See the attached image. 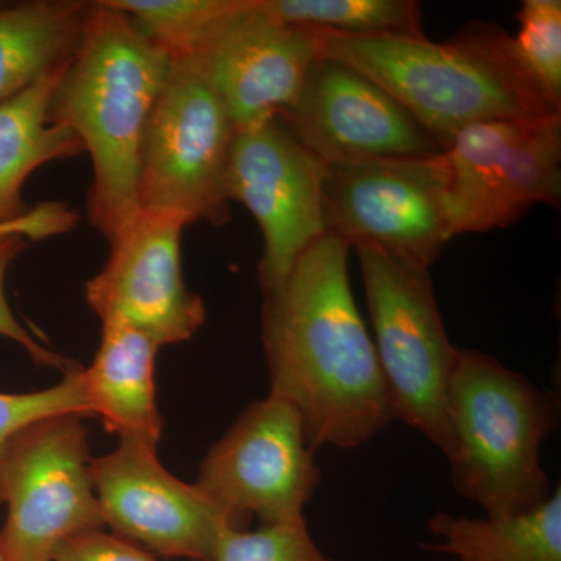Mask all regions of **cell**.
Returning <instances> with one entry per match:
<instances>
[{"instance_id":"obj_19","label":"cell","mask_w":561,"mask_h":561,"mask_svg":"<svg viewBox=\"0 0 561 561\" xmlns=\"http://www.w3.org/2000/svg\"><path fill=\"white\" fill-rule=\"evenodd\" d=\"M430 530L440 541L421 546L457 561H561L560 486L534 511L505 518L435 513Z\"/></svg>"},{"instance_id":"obj_13","label":"cell","mask_w":561,"mask_h":561,"mask_svg":"<svg viewBox=\"0 0 561 561\" xmlns=\"http://www.w3.org/2000/svg\"><path fill=\"white\" fill-rule=\"evenodd\" d=\"M187 225L171 210L139 208L110 242L108 261L87 283L88 306L102 323L128 324L160 346L197 334L206 308L184 283L181 234Z\"/></svg>"},{"instance_id":"obj_22","label":"cell","mask_w":561,"mask_h":561,"mask_svg":"<svg viewBox=\"0 0 561 561\" xmlns=\"http://www.w3.org/2000/svg\"><path fill=\"white\" fill-rule=\"evenodd\" d=\"M79 216L62 203H44L38 216L27 224L0 228V337L10 339L21 346L31 359L41 367L58 368L62 373L77 367L76 362L66 359L60 354L47 348L36 341L31 331L25 330L16 319L9 298H7L5 279L11 264L27 249L28 242L43 241L51 236L62 234L76 227Z\"/></svg>"},{"instance_id":"obj_2","label":"cell","mask_w":561,"mask_h":561,"mask_svg":"<svg viewBox=\"0 0 561 561\" xmlns=\"http://www.w3.org/2000/svg\"><path fill=\"white\" fill-rule=\"evenodd\" d=\"M171 58L108 0L92 2L50 101V119L91 154L88 219L113 241L139 210L140 147Z\"/></svg>"},{"instance_id":"obj_6","label":"cell","mask_w":561,"mask_h":561,"mask_svg":"<svg viewBox=\"0 0 561 561\" xmlns=\"http://www.w3.org/2000/svg\"><path fill=\"white\" fill-rule=\"evenodd\" d=\"M238 127L190 60L171 72L151 111L140 147L138 203L221 227L230 220L228 171Z\"/></svg>"},{"instance_id":"obj_10","label":"cell","mask_w":561,"mask_h":561,"mask_svg":"<svg viewBox=\"0 0 561 561\" xmlns=\"http://www.w3.org/2000/svg\"><path fill=\"white\" fill-rule=\"evenodd\" d=\"M321 472L300 413L276 394L250 404L202 461L195 485L243 529L302 518Z\"/></svg>"},{"instance_id":"obj_3","label":"cell","mask_w":561,"mask_h":561,"mask_svg":"<svg viewBox=\"0 0 561 561\" xmlns=\"http://www.w3.org/2000/svg\"><path fill=\"white\" fill-rule=\"evenodd\" d=\"M321 55L389 92L443 150L468 125L561 113L524 66L513 36L489 22L472 21L445 43L324 31Z\"/></svg>"},{"instance_id":"obj_4","label":"cell","mask_w":561,"mask_h":561,"mask_svg":"<svg viewBox=\"0 0 561 561\" xmlns=\"http://www.w3.org/2000/svg\"><path fill=\"white\" fill-rule=\"evenodd\" d=\"M454 489L490 518L534 511L551 496L541 465L559 404L519 373L474 350L457 351L448 386Z\"/></svg>"},{"instance_id":"obj_23","label":"cell","mask_w":561,"mask_h":561,"mask_svg":"<svg viewBox=\"0 0 561 561\" xmlns=\"http://www.w3.org/2000/svg\"><path fill=\"white\" fill-rule=\"evenodd\" d=\"M515 41L519 58L542 91L561 106V2L526 0L516 14Z\"/></svg>"},{"instance_id":"obj_5","label":"cell","mask_w":561,"mask_h":561,"mask_svg":"<svg viewBox=\"0 0 561 561\" xmlns=\"http://www.w3.org/2000/svg\"><path fill=\"white\" fill-rule=\"evenodd\" d=\"M375 348L397 420L446 457L453 451L448 386L457 359L430 275L373 247H357Z\"/></svg>"},{"instance_id":"obj_16","label":"cell","mask_w":561,"mask_h":561,"mask_svg":"<svg viewBox=\"0 0 561 561\" xmlns=\"http://www.w3.org/2000/svg\"><path fill=\"white\" fill-rule=\"evenodd\" d=\"M161 346L128 324L102 323L101 345L81 370L91 416L108 434L157 449L164 430L157 402V354Z\"/></svg>"},{"instance_id":"obj_20","label":"cell","mask_w":561,"mask_h":561,"mask_svg":"<svg viewBox=\"0 0 561 561\" xmlns=\"http://www.w3.org/2000/svg\"><path fill=\"white\" fill-rule=\"evenodd\" d=\"M276 20L345 36L424 38L415 0H261Z\"/></svg>"},{"instance_id":"obj_9","label":"cell","mask_w":561,"mask_h":561,"mask_svg":"<svg viewBox=\"0 0 561 561\" xmlns=\"http://www.w3.org/2000/svg\"><path fill=\"white\" fill-rule=\"evenodd\" d=\"M327 234L431 268L451 241L440 153L328 165Z\"/></svg>"},{"instance_id":"obj_21","label":"cell","mask_w":561,"mask_h":561,"mask_svg":"<svg viewBox=\"0 0 561 561\" xmlns=\"http://www.w3.org/2000/svg\"><path fill=\"white\" fill-rule=\"evenodd\" d=\"M171 61L186 60L243 0H108Z\"/></svg>"},{"instance_id":"obj_7","label":"cell","mask_w":561,"mask_h":561,"mask_svg":"<svg viewBox=\"0 0 561 561\" xmlns=\"http://www.w3.org/2000/svg\"><path fill=\"white\" fill-rule=\"evenodd\" d=\"M84 416H49L21 431L0 468L5 561H54L62 542L105 529L91 476Z\"/></svg>"},{"instance_id":"obj_1","label":"cell","mask_w":561,"mask_h":561,"mask_svg":"<svg viewBox=\"0 0 561 561\" xmlns=\"http://www.w3.org/2000/svg\"><path fill=\"white\" fill-rule=\"evenodd\" d=\"M350 247L331 234L264 291L271 393L300 413L313 451L359 448L397 420L375 343L351 291Z\"/></svg>"},{"instance_id":"obj_18","label":"cell","mask_w":561,"mask_h":561,"mask_svg":"<svg viewBox=\"0 0 561 561\" xmlns=\"http://www.w3.org/2000/svg\"><path fill=\"white\" fill-rule=\"evenodd\" d=\"M92 2L31 0L0 5V103L70 60Z\"/></svg>"},{"instance_id":"obj_17","label":"cell","mask_w":561,"mask_h":561,"mask_svg":"<svg viewBox=\"0 0 561 561\" xmlns=\"http://www.w3.org/2000/svg\"><path fill=\"white\" fill-rule=\"evenodd\" d=\"M66 65L0 103V228L27 224L38 216L43 205L28 206L22 198L33 172L84 153L76 133L50 119L51 94Z\"/></svg>"},{"instance_id":"obj_24","label":"cell","mask_w":561,"mask_h":561,"mask_svg":"<svg viewBox=\"0 0 561 561\" xmlns=\"http://www.w3.org/2000/svg\"><path fill=\"white\" fill-rule=\"evenodd\" d=\"M83 368L62 373V379L49 389L31 393H0V468L13 438L25 427L49 416L79 413L91 416L84 394ZM2 504V496H0Z\"/></svg>"},{"instance_id":"obj_25","label":"cell","mask_w":561,"mask_h":561,"mask_svg":"<svg viewBox=\"0 0 561 561\" xmlns=\"http://www.w3.org/2000/svg\"><path fill=\"white\" fill-rule=\"evenodd\" d=\"M214 561H341L320 551L305 516L265 524L256 530H230Z\"/></svg>"},{"instance_id":"obj_12","label":"cell","mask_w":561,"mask_h":561,"mask_svg":"<svg viewBox=\"0 0 561 561\" xmlns=\"http://www.w3.org/2000/svg\"><path fill=\"white\" fill-rule=\"evenodd\" d=\"M91 476L105 527L149 552L214 561L228 531L245 530L195 483L165 470L157 449L119 442L91 459Z\"/></svg>"},{"instance_id":"obj_26","label":"cell","mask_w":561,"mask_h":561,"mask_svg":"<svg viewBox=\"0 0 561 561\" xmlns=\"http://www.w3.org/2000/svg\"><path fill=\"white\" fill-rule=\"evenodd\" d=\"M54 561H158L147 549L106 530L88 531L62 542Z\"/></svg>"},{"instance_id":"obj_27","label":"cell","mask_w":561,"mask_h":561,"mask_svg":"<svg viewBox=\"0 0 561 561\" xmlns=\"http://www.w3.org/2000/svg\"><path fill=\"white\" fill-rule=\"evenodd\" d=\"M0 561H5V559H3L2 551H0Z\"/></svg>"},{"instance_id":"obj_11","label":"cell","mask_w":561,"mask_h":561,"mask_svg":"<svg viewBox=\"0 0 561 561\" xmlns=\"http://www.w3.org/2000/svg\"><path fill=\"white\" fill-rule=\"evenodd\" d=\"M327 162L306 149L279 116L239 128L228 171V197L253 214L264 236L262 290L279 286L298 257L327 234Z\"/></svg>"},{"instance_id":"obj_14","label":"cell","mask_w":561,"mask_h":561,"mask_svg":"<svg viewBox=\"0 0 561 561\" xmlns=\"http://www.w3.org/2000/svg\"><path fill=\"white\" fill-rule=\"evenodd\" d=\"M279 117L328 165L443 151L389 92L327 55L312 62L297 99Z\"/></svg>"},{"instance_id":"obj_15","label":"cell","mask_w":561,"mask_h":561,"mask_svg":"<svg viewBox=\"0 0 561 561\" xmlns=\"http://www.w3.org/2000/svg\"><path fill=\"white\" fill-rule=\"evenodd\" d=\"M323 36L321 28L276 20L261 0H243L186 60L208 80L239 130L289 108L321 57Z\"/></svg>"},{"instance_id":"obj_8","label":"cell","mask_w":561,"mask_h":561,"mask_svg":"<svg viewBox=\"0 0 561 561\" xmlns=\"http://www.w3.org/2000/svg\"><path fill=\"white\" fill-rule=\"evenodd\" d=\"M453 238L507 228L538 203L561 201V113L479 122L440 153Z\"/></svg>"}]
</instances>
